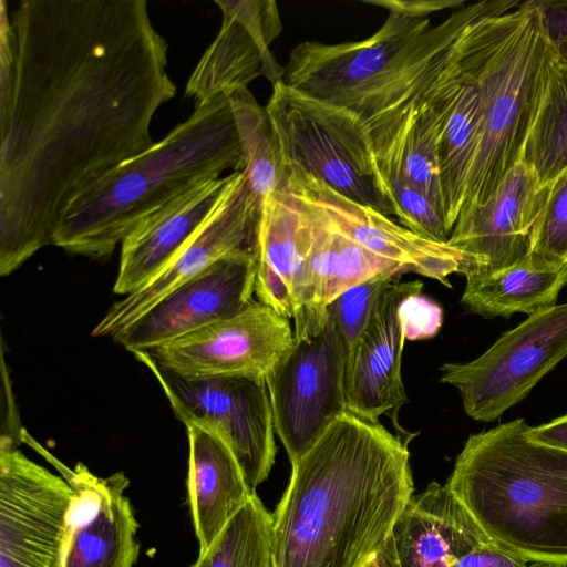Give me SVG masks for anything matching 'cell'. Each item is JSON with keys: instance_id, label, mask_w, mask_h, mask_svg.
I'll list each match as a JSON object with an SVG mask.
<instances>
[{"instance_id": "obj_34", "label": "cell", "mask_w": 567, "mask_h": 567, "mask_svg": "<svg viewBox=\"0 0 567 567\" xmlns=\"http://www.w3.org/2000/svg\"><path fill=\"white\" fill-rule=\"evenodd\" d=\"M530 565L491 540L463 556L453 567H530Z\"/></svg>"}, {"instance_id": "obj_1", "label": "cell", "mask_w": 567, "mask_h": 567, "mask_svg": "<svg viewBox=\"0 0 567 567\" xmlns=\"http://www.w3.org/2000/svg\"><path fill=\"white\" fill-rule=\"evenodd\" d=\"M0 73V275L52 245L68 206L155 142L168 43L145 0H24Z\"/></svg>"}, {"instance_id": "obj_21", "label": "cell", "mask_w": 567, "mask_h": 567, "mask_svg": "<svg viewBox=\"0 0 567 567\" xmlns=\"http://www.w3.org/2000/svg\"><path fill=\"white\" fill-rule=\"evenodd\" d=\"M297 202L310 230V250L300 315L293 334L323 327L326 308L342 292L375 277L402 276L404 270L362 248L342 234L327 214L305 195L285 190Z\"/></svg>"}, {"instance_id": "obj_15", "label": "cell", "mask_w": 567, "mask_h": 567, "mask_svg": "<svg viewBox=\"0 0 567 567\" xmlns=\"http://www.w3.org/2000/svg\"><path fill=\"white\" fill-rule=\"evenodd\" d=\"M548 194L549 189H538L535 175L519 161L487 200L460 212L447 244L463 255L466 281L525 258L532 227Z\"/></svg>"}, {"instance_id": "obj_12", "label": "cell", "mask_w": 567, "mask_h": 567, "mask_svg": "<svg viewBox=\"0 0 567 567\" xmlns=\"http://www.w3.org/2000/svg\"><path fill=\"white\" fill-rule=\"evenodd\" d=\"M293 340L290 319L254 299L231 318L144 352L182 378L249 375L265 380Z\"/></svg>"}, {"instance_id": "obj_37", "label": "cell", "mask_w": 567, "mask_h": 567, "mask_svg": "<svg viewBox=\"0 0 567 567\" xmlns=\"http://www.w3.org/2000/svg\"><path fill=\"white\" fill-rule=\"evenodd\" d=\"M530 567H557L551 565L532 564Z\"/></svg>"}, {"instance_id": "obj_27", "label": "cell", "mask_w": 567, "mask_h": 567, "mask_svg": "<svg viewBox=\"0 0 567 567\" xmlns=\"http://www.w3.org/2000/svg\"><path fill=\"white\" fill-rule=\"evenodd\" d=\"M245 175L249 190L262 203L268 196L284 192L286 165L275 142L265 107L260 106L248 89L228 96Z\"/></svg>"}, {"instance_id": "obj_23", "label": "cell", "mask_w": 567, "mask_h": 567, "mask_svg": "<svg viewBox=\"0 0 567 567\" xmlns=\"http://www.w3.org/2000/svg\"><path fill=\"white\" fill-rule=\"evenodd\" d=\"M309 250V225L293 197L284 190L265 198L254 240L257 300L295 320L302 309Z\"/></svg>"}, {"instance_id": "obj_13", "label": "cell", "mask_w": 567, "mask_h": 567, "mask_svg": "<svg viewBox=\"0 0 567 567\" xmlns=\"http://www.w3.org/2000/svg\"><path fill=\"white\" fill-rule=\"evenodd\" d=\"M22 443L51 463L75 492L68 514L61 567H133L140 553V524L126 495L128 477L123 472L100 477L82 463L70 468L27 430L22 431Z\"/></svg>"}, {"instance_id": "obj_4", "label": "cell", "mask_w": 567, "mask_h": 567, "mask_svg": "<svg viewBox=\"0 0 567 567\" xmlns=\"http://www.w3.org/2000/svg\"><path fill=\"white\" fill-rule=\"evenodd\" d=\"M524 419L467 437L445 485L483 533L528 564L567 567V451Z\"/></svg>"}, {"instance_id": "obj_36", "label": "cell", "mask_w": 567, "mask_h": 567, "mask_svg": "<svg viewBox=\"0 0 567 567\" xmlns=\"http://www.w3.org/2000/svg\"><path fill=\"white\" fill-rule=\"evenodd\" d=\"M368 567H386L381 553L377 556V558Z\"/></svg>"}, {"instance_id": "obj_30", "label": "cell", "mask_w": 567, "mask_h": 567, "mask_svg": "<svg viewBox=\"0 0 567 567\" xmlns=\"http://www.w3.org/2000/svg\"><path fill=\"white\" fill-rule=\"evenodd\" d=\"M380 174L398 223L423 238L447 243L451 233L445 218L425 194L403 177L381 171Z\"/></svg>"}, {"instance_id": "obj_35", "label": "cell", "mask_w": 567, "mask_h": 567, "mask_svg": "<svg viewBox=\"0 0 567 567\" xmlns=\"http://www.w3.org/2000/svg\"><path fill=\"white\" fill-rule=\"evenodd\" d=\"M527 436L540 444L567 451V414L539 426H527Z\"/></svg>"}, {"instance_id": "obj_11", "label": "cell", "mask_w": 567, "mask_h": 567, "mask_svg": "<svg viewBox=\"0 0 567 567\" xmlns=\"http://www.w3.org/2000/svg\"><path fill=\"white\" fill-rule=\"evenodd\" d=\"M74 495L61 474L0 444V567H61Z\"/></svg>"}, {"instance_id": "obj_17", "label": "cell", "mask_w": 567, "mask_h": 567, "mask_svg": "<svg viewBox=\"0 0 567 567\" xmlns=\"http://www.w3.org/2000/svg\"><path fill=\"white\" fill-rule=\"evenodd\" d=\"M223 13L220 29L192 72L185 95L195 105L248 89L257 78L271 84L284 78L270 45L282 30L272 0H215Z\"/></svg>"}, {"instance_id": "obj_5", "label": "cell", "mask_w": 567, "mask_h": 567, "mask_svg": "<svg viewBox=\"0 0 567 567\" xmlns=\"http://www.w3.org/2000/svg\"><path fill=\"white\" fill-rule=\"evenodd\" d=\"M554 61L535 0L485 20L477 74L483 134L461 210L487 200L520 161Z\"/></svg>"}, {"instance_id": "obj_19", "label": "cell", "mask_w": 567, "mask_h": 567, "mask_svg": "<svg viewBox=\"0 0 567 567\" xmlns=\"http://www.w3.org/2000/svg\"><path fill=\"white\" fill-rule=\"evenodd\" d=\"M420 280L392 282L380 296L365 327L348 351L344 394L347 411L379 422L394 416L408 398L401 375L404 333L399 308L405 297L420 292Z\"/></svg>"}, {"instance_id": "obj_29", "label": "cell", "mask_w": 567, "mask_h": 567, "mask_svg": "<svg viewBox=\"0 0 567 567\" xmlns=\"http://www.w3.org/2000/svg\"><path fill=\"white\" fill-rule=\"evenodd\" d=\"M525 260L538 269L567 268V172L549 189L532 227Z\"/></svg>"}, {"instance_id": "obj_26", "label": "cell", "mask_w": 567, "mask_h": 567, "mask_svg": "<svg viewBox=\"0 0 567 567\" xmlns=\"http://www.w3.org/2000/svg\"><path fill=\"white\" fill-rule=\"evenodd\" d=\"M520 162L535 175L538 189H550L567 172V66L556 61L550 66Z\"/></svg>"}, {"instance_id": "obj_9", "label": "cell", "mask_w": 567, "mask_h": 567, "mask_svg": "<svg viewBox=\"0 0 567 567\" xmlns=\"http://www.w3.org/2000/svg\"><path fill=\"white\" fill-rule=\"evenodd\" d=\"M567 357V303L539 311L470 362H446L440 381L460 392L465 413L492 422L520 402Z\"/></svg>"}, {"instance_id": "obj_28", "label": "cell", "mask_w": 567, "mask_h": 567, "mask_svg": "<svg viewBox=\"0 0 567 567\" xmlns=\"http://www.w3.org/2000/svg\"><path fill=\"white\" fill-rule=\"evenodd\" d=\"M190 567H272V514L257 493Z\"/></svg>"}, {"instance_id": "obj_32", "label": "cell", "mask_w": 567, "mask_h": 567, "mask_svg": "<svg viewBox=\"0 0 567 567\" xmlns=\"http://www.w3.org/2000/svg\"><path fill=\"white\" fill-rule=\"evenodd\" d=\"M399 316L405 340L417 341L436 336L443 323V309L433 299L420 292L405 297Z\"/></svg>"}, {"instance_id": "obj_10", "label": "cell", "mask_w": 567, "mask_h": 567, "mask_svg": "<svg viewBox=\"0 0 567 567\" xmlns=\"http://www.w3.org/2000/svg\"><path fill=\"white\" fill-rule=\"evenodd\" d=\"M347 358L346 342L326 318L319 330L295 336L289 351L266 377L275 432L291 464L347 411Z\"/></svg>"}, {"instance_id": "obj_20", "label": "cell", "mask_w": 567, "mask_h": 567, "mask_svg": "<svg viewBox=\"0 0 567 567\" xmlns=\"http://www.w3.org/2000/svg\"><path fill=\"white\" fill-rule=\"evenodd\" d=\"M236 176L204 181L141 220L121 244L113 291L126 296L150 284L208 219Z\"/></svg>"}, {"instance_id": "obj_18", "label": "cell", "mask_w": 567, "mask_h": 567, "mask_svg": "<svg viewBox=\"0 0 567 567\" xmlns=\"http://www.w3.org/2000/svg\"><path fill=\"white\" fill-rule=\"evenodd\" d=\"M286 169L284 190L300 193L315 202L342 234L371 254L400 266L405 274L424 276L447 287L452 286L450 275L462 274L464 257L447 243L423 238L298 168Z\"/></svg>"}, {"instance_id": "obj_25", "label": "cell", "mask_w": 567, "mask_h": 567, "mask_svg": "<svg viewBox=\"0 0 567 567\" xmlns=\"http://www.w3.org/2000/svg\"><path fill=\"white\" fill-rule=\"evenodd\" d=\"M567 285V268L549 270L530 266L525 258L480 280L466 281L461 301L483 318L528 316L556 306Z\"/></svg>"}, {"instance_id": "obj_2", "label": "cell", "mask_w": 567, "mask_h": 567, "mask_svg": "<svg viewBox=\"0 0 567 567\" xmlns=\"http://www.w3.org/2000/svg\"><path fill=\"white\" fill-rule=\"evenodd\" d=\"M413 491L406 442L346 411L291 464L272 513V567H368Z\"/></svg>"}, {"instance_id": "obj_24", "label": "cell", "mask_w": 567, "mask_h": 567, "mask_svg": "<svg viewBox=\"0 0 567 567\" xmlns=\"http://www.w3.org/2000/svg\"><path fill=\"white\" fill-rule=\"evenodd\" d=\"M189 461L187 488L199 546L206 550L252 492L228 445L215 433L186 425Z\"/></svg>"}, {"instance_id": "obj_8", "label": "cell", "mask_w": 567, "mask_h": 567, "mask_svg": "<svg viewBox=\"0 0 567 567\" xmlns=\"http://www.w3.org/2000/svg\"><path fill=\"white\" fill-rule=\"evenodd\" d=\"M385 8L382 27L361 41L297 44L284 66L282 81L313 97L336 103L388 73L432 27L436 11L465 6L460 0H365Z\"/></svg>"}, {"instance_id": "obj_14", "label": "cell", "mask_w": 567, "mask_h": 567, "mask_svg": "<svg viewBox=\"0 0 567 567\" xmlns=\"http://www.w3.org/2000/svg\"><path fill=\"white\" fill-rule=\"evenodd\" d=\"M244 171L192 239L146 286L114 302L92 330L93 337L113 340L168 292L203 272L216 261L254 248L260 213Z\"/></svg>"}, {"instance_id": "obj_33", "label": "cell", "mask_w": 567, "mask_h": 567, "mask_svg": "<svg viewBox=\"0 0 567 567\" xmlns=\"http://www.w3.org/2000/svg\"><path fill=\"white\" fill-rule=\"evenodd\" d=\"M555 61L567 66V0H535Z\"/></svg>"}, {"instance_id": "obj_7", "label": "cell", "mask_w": 567, "mask_h": 567, "mask_svg": "<svg viewBox=\"0 0 567 567\" xmlns=\"http://www.w3.org/2000/svg\"><path fill=\"white\" fill-rule=\"evenodd\" d=\"M133 354L153 373L185 426L206 429L228 445L256 492L269 476L277 451L266 381L249 375L187 379L161 368L144 351Z\"/></svg>"}, {"instance_id": "obj_16", "label": "cell", "mask_w": 567, "mask_h": 567, "mask_svg": "<svg viewBox=\"0 0 567 567\" xmlns=\"http://www.w3.org/2000/svg\"><path fill=\"white\" fill-rule=\"evenodd\" d=\"M254 248L227 256L157 301L114 339L145 351L240 313L255 293Z\"/></svg>"}, {"instance_id": "obj_31", "label": "cell", "mask_w": 567, "mask_h": 567, "mask_svg": "<svg viewBox=\"0 0 567 567\" xmlns=\"http://www.w3.org/2000/svg\"><path fill=\"white\" fill-rule=\"evenodd\" d=\"M401 276L372 278L342 292L327 308L326 318L336 327L349 349L362 332L383 291Z\"/></svg>"}, {"instance_id": "obj_6", "label": "cell", "mask_w": 567, "mask_h": 567, "mask_svg": "<svg viewBox=\"0 0 567 567\" xmlns=\"http://www.w3.org/2000/svg\"><path fill=\"white\" fill-rule=\"evenodd\" d=\"M286 166L346 197L393 215L364 121L346 106L313 97L282 80L265 106Z\"/></svg>"}, {"instance_id": "obj_22", "label": "cell", "mask_w": 567, "mask_h": 567, "mask_svg": "<svg viewBox=\"0 0 567 567\" xmlns=\"http://www.w3.org/2000/svg\"><path fill=\"white\" fill-rule=\"evenodd\" d=\"M491 542L446 485L413 495L381 551L386 567H453Z\"/></svg>"}, {"instance_id": "obj_3", "label": "cell", "mask_w": 567, "mask_h": 567, "mask_svg": "<svg viewBox=\"0 0 567 567\" xmlns=\"http://www.w3.org/2000/svg\"><path fill=\"white\" fill-rule=\"evenodd\" d=\"M244 168L228 96L197 104L165 137L76 197L62 214L52 245L107 258L151 213L204 181Z\"/></svg>"}]
</instances>
